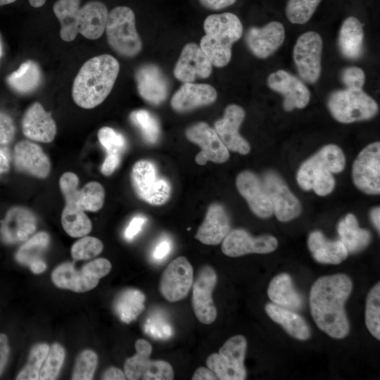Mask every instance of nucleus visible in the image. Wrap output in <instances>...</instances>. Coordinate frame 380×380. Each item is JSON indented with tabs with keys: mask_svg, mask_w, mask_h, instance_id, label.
<instances>
[{
	"mask_svg": "<svg viewBox=\"0 0 380 380\" xmlns=\"http://www.w3.org/2000/svg\"><path fill=\"white\" fill-rule=\"evenodd\" d=\"M353 290L350 278L342 273L322 276L310 292L312 317L318 328L334 338L348 336L350 324L344 305Z\"/></svg>",
	"mask_w": 380,
	"mask_h": 380,
	"instance_id": "1",
	"label": "nucleus"
},
{
	"mask_svg": "<svg viewBox=\"0 0 380 380\" xmlns=\"http://www.w3.org/2000/svg\"><path fill=\"white\" fill-rule=\"evenodd\" d=\"M119 70L118 61L108 54L86 61L74 80L72 96L75 103L86 109L101 104L111 91Z\"/></svg>",
	"mask_w": 380,
	"mask_h": 380,
	"instance_id": "2",
	"label": "nucleus"
},
{
	"mask_svg": "<svg viewBox=\"0 0 380 380\" xmlns=\"http://www.w3.org/2000/svg\"><path fill=\"white\" fill-rule=\"evenodd\" d=\"M203 28L205 34L200 48L212 65L218 68L227 65L232 58V44L243 33L241 20L232 13L213 14L205 18Z\"/></svg>",
	"mask_w": 380,
	"mask_h": 380,
	"instance_id": "3",
	"label": "nucleus"
},
{
	"mask_svg": "<svg viewBox=\"0 0 380 380\" xmlns=\"http://www.w3.org/2000/svg\"><path fill=\"white\" fill-rule=\"evenodd\" d=\"M345 163L342 150L334 144L327 145L301 165L297 182L303 190L312 189L319 196H327L335 186L332 174L341 172Z\"/></svg>",
	"mask_w": 380,
	"mask_h": 380,
	"instance_id": "4",
	"label": "nucleus"
},
{
	"mask_svg": "<svg viewBox=\"0 0 380 380\" xmlns=\"http://www.w3.org/2000/svg\"><path fill=\"white\" fill-rule=\"evenodd\" d=\"M106 32L111 48L121 56L133 57L141 50L142 44L135 26V15L127 6H117L108 15Z\"/></svg>",
	"mask_w": 380,
	"mask_h": 380,
	"instance_id": "5",
	"label": "nucleus"
},
{
	"mask_svg": "<svg viewBox=\"0 0 380 380\" xmlns=\"http://www.w3.org/2000/svg\"><path fill=\"white\" fill-rule=\"evenodd\" d=\"M332 116L342 123L372 118L378 112L376 102L362 89H345L332 92L328 99Z\"/></svg>",
	"mask_w": 380,
	"mask_h": 380,
	"instance_id": "6",
	"label": "nucleus"
},
{
	"mask_svg": "<svg viewBox=\"0 0 380 380\" xmlns=\"http://www.w3.org/2000/svg\"><path fill=\"white\" fill-rule=\"evenodd\" d=\"M246 350V337L234 336L224 342L218 353L208 357L206 365L219 380H244L246 379L244 365Z\"/></svg>",
	"mask_w": 380,
	"mask_h": 380,
	"instance_id": "7",
	"label": "nucleus"
},
{
	"mask_svg": "<svg viewBox=\"0 0 380 380\" xmlns=\"http://www.w3.org/2000/svg\"><path fill=\"white\" fill-rule=\"evenodd\" d=\"M131 182L137 195L151 205H163L170 196L169 182L158 175L156 165L150 160H140L134 163Z\"/></svg>",
	"mask_w": 380,
	"mask_h": 380,
	"instance_id": "8",
	"label": "nucleus"
},
{
	"mask_svg": "<svg viewBox=\"0 0 380 380\" xmlns=\"http://www.w3.org/2000/svg\"><path fill=\"white\" fill-rule=\"evenodd\" d=\"M136 354L127 358L124 372L129 380H172L174 372L171 365L161 360L149 359L152 352L151 343L145 339L135 342Z\"/></svg>",
	"mask_w": 380,
	"mask_h": 380,
	"instance_id": "9",
	"label": "nucleus"
},
{
	"mask_svg": "<svg viewBox=\"0 0 380 380\" xmlns=\"http://www.w3.org/2000/svg\"><path fill=\"white\" fill-rule=\"evenodd\" d=\"M78 184L79 179L73 172H67L61 177L59 186L65 198V207L82 211L99 210L105 198L103 186L97 182H91L78 189Z\"/></svg>",
	"mask_w": 380,
	"mask_h": 380,
	"instance_id": "10",
	"label": "nucleus"
},
{
	"mask_svg": "<svg viewBox=\"0 0 380 380\" xmlns=\"http://www.w3.org/2000/svg\"><path fill=\"white\" fill-rule=\"evenodd\" d=\"M322 51V39L316 32H306L296 41L293 61L299 75L308 83L314 84L319 78Z\"/></svg>",
	"mask_w": 380,
	"mask_h": 380,
	"instance_id": "11",
	"label": "nucleus"
},
{
	"mask_svg": "<svg viewBox=\"0 0 380 380\" xmlns=\"http://www.w3.org/2000/svg\"><path fill=\"white\" fill-rule=\"evenodd\" d=\"M353 180L360 191L367 194L380 193V143H372L364 148L355 160Z\"/></svg>",
	"mask_w": 380,
	"mask_h": 380,
	"instance_id": "12",
	"label": "nucleus"
},
{
	"mask_svg": "<svg viewBox=\"0 0 380 380\" xmlns=\"http://www.w3.org/2000/svg\"><path fill=\"white\" fill-rule=\"evenodd\" d=\"M217 281L215 270L204 265L198 271L192 284V308L196 318L203 324H210L217 317V309L213 299V292Z\"/></svg>",
	"mask_w": 380,
	"mask_h": 380,
	"instance_id": "13",
	"label": "nucleus"
},
{
	"mask_svg": "<svg viewBox=\"0 0 380 380\" xmlns=\"http://www.w3.org/2000/svg\"><path fill=\"white\" fill-rule=\"evenodd\" d=\"M185 135L189 141L198 145L201 148L195 158L197 164L203 165L208 161L222 163L229 159V150L215 129L207 123L200 122L190 126L186 129Z\"/></svg>",
	"mask_w": 380,
	"mask_h": 380,
	"instance_id": "14",
	"label": "nucleus"
},
{
	"mask_svg": "<svg viewBox=\"0 0 380 380\" xmlns=\"http://www.w3.org/2000/svg\"><path fill=\"white\" fill-rule=\"evenodd\" d=\"M193 281V267L185 257L180 256L172 260L163 272L160 291L167 301L176 302L188 295Z\"/></svg>",
	"mask_w": 380,
	"mask_h": 380,
	"instance_id": "15",
	"label": "nucleus"
},
{
	"mask_svg": "<svg viewBox=\"0 0 380 380\" xmlns=\"http://www.w3.org/2000/svg\"><path fill=\"white\" fill-rule=\"evenodd\" d=\"M262 182L270 199L273 213L279 221L288 222L300 214V201L279 175L268 172L264 175Z\"/></svg>",
	"mask_w": 380,
	"mask_h": 380,
	"instance_id": "16",
	"label": "nucleus"
},
{
	"mask_svg": "<svg viewBox=\"0 0 380 380\" xmlns=\"http://www.w3.org/2000/svg\"><path fill=\"white\" fill-rule=\"evenodd\" d=\"M277 239L272 235L253 237L242 229L231 230L222 241V251L229 257L249 253H269L277 248Z\"/></svg>",
	"mask_w": 380,
	"mask_h": 380,
	"instance_id": "17",
	"label": "nucleus"
},
{
	"mask_svg": "<svg viewBox=\"0 0 380 380\" xmlns=\"http://www.w3.org/2000/svg\"><path fill=\"white\" fill-rule=\"evenodd\" d=\"M269 87L284 96L283 107L291 111L303 108L310 101V93L305 84L297 77L284 70L270 74L267 78Z\"/></svg>",
	"mask_w": 380,
	"mask_h": 380,
	"instance_id": "18",
	"label": "nucleus"
},
{
	"mask_svg": "<svg viewBox=\"0 0 380 380\" xmlns=\"http://www.w3.org/2000/svg\"><path fill=\"white\" fill-rule=\"evenodd\" d=\"M245 118L244 110L238 105H229L222 118L215 122V130L228 150L242 155L250 152L251 146L239 132Z\"/></svg>",
	"mask_w": 380,
	"mask_h": 380,
	"instance_id": "19",
	"label": "nucleus"
},
{
	"mask_svg": "<svg viewBox=\"0 0 380 380\" xmlns=\"http://www.w3.org/2000/svg\"><path fill=\"white\" fill-rule=\"evenodd\" d=\"M36 227L37 219L32 211L21 206L12 207L1 221L0 236L5 243H18L26 241Z\"/></svg>",
	"mask_w": 380,
	"mask_h": 380,
	"instance_id": "20",
	"label": "nucleus"
},
{
	"mask_svg": "<svg viewBox=\"0 0 380 380\" xmlns=\"http://www.w3.org/2000/svg\"><path fill=\"white\" fill-rule=\"evenodd\" d=\"M239 194L246 199L251 211L258 217L267 218L272 215V205L263 182L251 171L240 172L236 179Z\"/></svg>",
	"mask_w": 380,
	"mask_h": 380,
	"instance_id": "21",
	"label": "nucleus"
},
{
	"mask_svg": "<svg viewBox=\"0 0 380 380\" xmlns=\"http://www.w3.org/2000/svg\"><path fill=\"white\" fill-rule=\"evenodd\" d=\"M212 72V63L200 46L186 44L174 68L175 77L183 82H192L197 78H207Z\"/></svg>",
	"mask_w": 380,
	"mask_h": 380,
	"instance_id": "22",
	"label": "nucleus"
},
{
	"mask_svg": "<svg viewBox=\"0 0 380 380\" xmlns=\"http://www.w3.org/2000/svg\"><path fill=\"white\" fill-rule=\"evenodd\" d=\"M285 30L283 25L272 21L262 27H251L246 34V42L252 53L259 58H266L283 44Z\"/></svg>",
	"mask_w": 380,
	"mask_h": 380,
	"instance_id": "23",
	"label": "nucleus"
},
{
	"mask_svg": "<svg viewBox=\"0 0 380 380\" xmlns=\"http://www.w3.org/2000/svg\"><path fill=\"white\" fill-rule=\"evenodd\" d=\"M135 79L139 95L152 105L165 101L169 91L167 78L154 64H145L138 68Z\"/></svg>",
	"mask_w": 380,
	"mask_h": 380,
	"instance_id": "24",
	"label": "nucleus"
},
{
	"mask_svg": "<svg viewBox=\"0 0 380 380\" xmlns=\"http://www.w3.org/2000/svg\"><path fill=\"white\" fill-rule=\"evenodd\" d=\"M13 160L18 172L39 178H46L51 171L49 157L39 145L28 141H21L15 144Z\"/></svg>",
	"mask_w": 380,
	"mask_h": 380,
	"instance_id": "25",
	"label": "nucleus"
},
{
	"mask_svg": "<svg viewBox=\"0 0 380 380\" xmlns=\"http://www.w3.org/2000/svg\"><path fill=\"white\" fill-rule=\"evenodd\" d=\"M22 129L25 137L43 143L51 142L56 134L55 121L38 102L34 103L25 111Z\"/></svg>",
	"mask_w": 380,
	"mask_h": 380,
	"instance_id": "26",
	"label": "nucleus"
},
{
	"mask_svg": "<svg viewBox=\"0 0 380 380\" xmlns=\"http://www.w3.org/2000/svg\"><path fill=\"white\" fill-rule=\"evenodd\" d=\"M230 231V220L227 212L221 204L215 203L208 208L195 238L206 245H217L222 242Z\"/></svg>",
	"mask_w": 380,
	"mask_h": 380,
	"instance_id": "27",
	"label": "nucleus"
},
{
	"mask_svg": "<svg viewBox=\"0 0 380 380\" xmlns=\"http://www.w3.org/2000/svg\"><path fill=\"white\" fill-rule=\"evenodd\" d=\"M217 96V91L211 85L184 82L172 96L170 103L175 111L185 113L213 103Z\"/></svg>",
	"mask_w": 380,
	"mask_h": 380,
	"instance_id": "28",
	"label": "nucleus"
},
{
	"mask_svg": "<svg viewBox=\"0 0 380 380\" xmlns=\"http://www.w3.org/2000/svg\"><path fill=\"white\" fill-rule=\"evenodd\" d=\"M108 15L107 7L103 2L92 1L85 4L80 10L79 33L89 39L101 37L106 29Z\"/></svg>",
	"mask_w": 380,
	"mask_h": 380,
	"instance_id": "29",
	"label": "nucleus"
},
{
	"mask_svg": "<svg viewBox=\"0 0 380 380\" xmlns=\"http://www.w3.org/2000/svg\"><path fill=\"white\" fill-rule=\"evenodd\" d=\"M51 279L57 287L77 293L94 289L99 281V279L86 274L82 270H75L70 262L57 266L52 272Z\"/></svg>",
	"mask_w": 380,
	"mask_h": 380,
	"instance_id": "30",
	"label": "nucleus"
},
{
	"mask_svg": "<svg viewBox=\"0 0 380 380\" xmlns=\"http://www.w3.org/2000/svg\"><path fill=\"white\" fill-rule=\"evenodd\" d=\"M308 245L314 259L322 264L338 265L348 255L347 249L339 239L328 240L319 231L309 234Z\"/></svg>",
	"mask_w": 380,
	"mask_h": 380,
	"instance_id": "31",
	"label": "nucleus"
},
{
	"mask_svg": "<svg viewBox=\"0 0 380 380\" xmlns=\"http://www.w3.org/2000/svg\"><path fill=\"white\" fill-rule=\"evenodd\" d=\"M267 295L274 304L280 307L291 310L303 307V298L287 273H281L272 278L267 288Z\"/></svg>",
	"mask_w": 380,
	"mask_h": 380,
	"instance_id": "32",
	"label": "nucleus"
},
{
	"mask_svg": "<svg viewBox=\"0 0 380 380\" xmlns=\"http://www.w3.org/2000/svg\"><path fill=\"white\" fill-rule=\"evenodd\" d=\"M364 30L360 20L353 16L344 20L340 28L338 46L342 56L350 60L359 58L363 51Z\"/></svg>",
	"mask_w": 380,
	"mask_h": 380,
	"instance_id": "33",
	"label": "nucleus"
},
{
	"mask_svg": "<svg viewBox=\"0 0 380 380\" xmlns=\"http://www.w3.org/2000/svg\"><path fill=\"white\" fill-rule=\"evenodd\" d=\"M265 310L274 322L281 325L292 337L300 341H305L310 337L308 323L294 311L270 303L266 304Z\"/></svg>",
	"mask_w": 380,
	"mask_h": 380,
	"instance_id": "34",
	"label": "nucleus"
},
{
	"mask_svg": "<svg viewBox=\"0 0 380 380\" xmlns=\"http://www.w3.org/2000/svg\"><path fill=\"white\" fill-rule=\"evenodd\" d=\"M337 232L339 240L343 243L348 253L362 251L371 241L370 232L359 227L357 218L349 213L338 224Z\"/></svg>",
	"mask_w": 380,
	"mask_h": 380,
	"instance_id": "35",
	"label": "nucleus"
},
{
	"mask_svg": "<svg viewBox=\"0 0 380 380\" xmlns=\"http://www.w3.org/2000/svg\"><path fill=\"white\" fill-rule=\"evenodd\" d=\"M80 0H58L53 5V12L61 23L60 35L65 42L75 39L78 30Z\"/></svg>",
	"mask_w": 380,
	"mask_h": 380,
	"instance_id": "36",
	"label": "nucleus"
},
{
	"mask_svg": "<svg viewBox=\"0 0 380 380\" xmlns=\"http://www.w3.org/2000/svg\"><path fill=\"white\" fill-rule=\"evenodd\" d=\"M42 80L38 65L32 61L21 64L15 71L7 77L9 87L19 94H28L35 90Z\"/></svg>",
	"mask_w": 380,
	"mask_h": 380,
	"instance_id": "37",
	"label": "nucleus"
},
{
	"mask_svg": "<svg viewBox=\"0 0 380 380\" xmlns=\"http://www.w3.org/2000/svg\"><path fill=\"white\" fill-rule=\"evenodd\" d=\"M144 294L137 289H128L120 293L114 302V309L120 319L129 323L134 320L144 308Z\"/></svg>",
	"mask_w": 380,
	"mask_h": 380,
	"instance_id": "38",
	"label": "nucleus"
},
{
	"mask_svg": "<svg viewBox=\"0 0 380 380\" xmlns=\"http://www.w3.org/2000/svg\"><path fill=\"white\" fill-rule=\"evenodd\" d=\"M50 241L49 235L40 232L25 242L15 254L16 260L30 266L33 262L42 260L41 255L47 248Z\"/></svg>",
	"mask_w": 380,
	"mask_h": 380,
	"instance_id": "39",
	"label": "nucleus"
},
{
	"mask_svg": "<svg viewBox=\"0 0 380 380\" xmlns=\"http://www.w3.org/2000/svg\"><path fill=\"white\" fill-rule=\"evenodd\" d=\"M61 223L65 232L72 237L84 236L91 229V222L84 211L66 207L62 212Z\"/></svg>",
	"mask_w": 380,
	"mask_h": 380,
	"instance_id": "40",
	"label": "nucleus"
},
{
	"mask_svg": "<svg viewBox=\"0 0 380 380\" xmlns=\"http://www.w3.org/2000/svg\"><path fill=\"white\" fill-rule=\"evenodd\" d=\"M365 324L370 334L380 340V283L369 291L365 305Z\"/></svg>",
	"mask_w": 380,
	"mask_h": 380,
	"instance_id": "41",
	"label": "nucleus"
},
{
	"mask_svg": "<svg viewBox=\"0 0 380 380\" xmlns=\"http://www.w3.org/2000/svg\"><path fill=\"white\" fill-rule=\"evenodd\" d=\"M130 120L140 130L144 140L155 144L159 137L160 127L156 118L146 110L140 109L130 114Z\"/></svg>",
	"mask_w": 380,
	"mask_h": 380,
	"instance_id": "42",
	"label": "nucleus"
},
{
	"mask_svg": "<svg viewBox=\"0 0 380 380\" xmlns=\"http://www.w3.org/2000/svg\"><path fill=\"white\" fill-rule=\"evenodd\" d=\"M49 347L46 343H38L31 349L25 366L16 376L17 380H37Z\"/></svg>",
	"mask_w": 380,
	"mask_h": 380,
	"instance_id": "43",
	"label": "nucleus"
},
{
	"mask_svg": "<svg viewBox=\"0 0 380 380\" xmlns=\"http://www.w3.org/2000/svg\"><path fill=\"white\" fill-rule=\"evenodd\" d=\"M322 0H289L286 15L293 24H304L312 16Z\"/></svg>",
	"mask_w": 380,
	"mask_h": 380,
	"instance_id": "44",
	"label": "nucleus"
},
{
	"mask_svg": "<svg viewBox=\"0 0 380 380\" xmlns=\"http://www.w3.org/2000/svg\"><path fill=\"white\" fill-rule=\"evenodd\" d=\"M65 360V350L59 343H53L49 348L44 363L39 373L40 380H53L57 378Z\"/></svg>",
	"mask_w": 380,
	"mask_h": 380,
	"instance_id": "45",
	"label": "nucleus"
},
{
	"mask_svg": "<svg viewBox=\"0 0 380 380\" xmlns=\"http://www.w3.org/2000/svg\"><path fill=\"white\" fill-rule=\"evenodd\" d=\"M97 364L98 357L94 351L91 350H83L76 359L72 374V379H92L94 378Z\"/></svg>",
	"mask_w": 380,
	"mask_h": 380,
	"instance_id": "46",
	"label": "nucleus"
},
{
	"mask_svg": "<svg viewBox=\"0 0 380 380\" xmlns=\"http://www.w3.org/2000/svg\"><path fill=\"white\" fill-rule=\"evenodd\" d=\"M103 245L101 240L93 236H84L77 241L71 248V255L74 260H88L101 253Z\"/></svg>",
	"mask_w": 380,
	"mask_h": 380,
	"instance_id": "47",
	"label": "nucleus"
},
{
	"mask_svg": "<svg viewBox=\"0 0 380 380\" xmlns=\"http://www.w3.org/2000/svg\"><path fill=\"white\" fill-rule=\"evenodd\" d=\"M98 139L107 153L121 155L126 148L124 136L109 127H103L99 130Z\"/></svg>",
	"mask_w": 380,
	"mask_h": 380,
	"instance_id": "48",
	"label": "nucleus"
},
{
	"mask_svg": "<svg viewBox=\"0 0 380 380\" xmlns=\"http://www.w3.org/2000/svg\"><path fill=\"white\" fill-rule=\"evenodd\" d=\"M341 79L348 89H362L365 82V75L361 68L351 66L343 70Z\"/></svg>",
	"mask_w": 380,
	"mask_h": 380,
	"instance_id": "49",
	"label": "nucleus"
},
{
	"mask_svg": "<svg viewBox=\"0 0 380 380\" xmlns=\"http://www.w3.org/2000/svg\"><path fill=\"white\" fill-rule=\"evenodd\" d=\"M81 270L86 274L100 279L110 272L111 263L107 259L100 258L87 263Z\"/></svg>",
	"mask_w": 380,
	"mask_h": 380,
	"instance_id": "50",
	"label": "nucleus"
},
{
	"mask_svg": "<svg viewBox=\"0 0 380 380\" xmlns=\"http://www.w3.org/2000/svg\"><path fill=\"white\" fill-rule=\"evenodd\" d=\"M15 133V127L12 118L0 112V145H6L12 141Z\"/></svg>",
	"mask_w": 380,
	"mask_h": 380,
	"instance_id": "51",
	"label": "nucleus"
},
{
	"mask_svg": "<svg viewBox=\"0 0 380 380\" xmlns=\"http://www.w3.org/2000/svg\"><path fill=\"white\" fill-rule=\"evenodd\" d=\"M146 218L141 215H136L129 222L125 231V237L127 240H132L141 230Z\"/></svg>",
	"mask_w": 380,
	"mask_h": 380,
	"instance_id": "52",
	"label": "nucleus"
},
{
	"mask_svg": "<svg viewBox=\"0 0 380 380\" xmlns=\"http://www.w3.org/2000/svg\"><path fill=\"white\" fill-rule=\"evenodd\" d=\"M120 163V154L107 153L101 166V172L104 175H111Z\"/></svg>",
	"mask_w": 380,
	"mask_h": 380,
	"instance_id": "53",
	"label": "nucleus"
},
{
	"mask_svg": "<svg viewBox=\"0 0 380 380\" xmlns=\"http://www.w3.org/2000/svg\"><path fill=\"white\" fill-rule=\"evenodd\" d=\"M171 248L170 240L167 237L161 239L153 249V258L157 260H163L170 253Z\"/></svg>",
	"mask_w": 380,
	"mask_h": 380,
	"instance_id": "54",
	"label": "nucleus"
},
{
	"mask_svg": "<svg viewBox=\"0 0 380 380\" xmlns=\"http://www.w3.org/2000/svg\"><path fill=\"white\" fill-rule=\"evenodd\" d=\"M10 347L8 337L4 334H0V376L2 374L8 363Z\"/></svg>",
	"mask_w": 380,
	"mask_h": 380,
	"instance_id": "55",
	"label": "nucleus"
},
{
	"mask_svg": "<svg viewBox=\"0 0 380 380\" xmlns=\"http://www.w3.org/2000/svg\"><path fill=\"white\" fill-rule=\"evenodd\" d=\"M236 0H199L201 4L206 8L217 11L233 5Z\"/></svg>",
	"mask_w": 380,
	"mask_h": 380,
	"instance_id": "56",
	"label": "nucleus"
},
{
	"mask_svg": "<svg viewBox=\"0 0 380 380\" xmlns=\"http://www.w3.org/2000/svg\"><path fill=\"white\" fill-rule=\"evenodd\" d=\"M192 380H217V378L214 372L208 367H199L194 372Z\"/></svg>",
	"mask_w": 380,
	"mask_h": 380,
	"instance_id": "57",
	"label": "nucleus"
},
{
	"mask_svg": "<svg viewBox=\"0 0 380 380\" xmlns=\"http://www.w3.org/2000/svg\"><path fill=\"white\" fill-rule=\"evenodd\" d=\"M101 379L104 380H125L127 378L125 372L121 369L110 367L103 373Z\"/></svg>",
	"mask_w": 380,
	"mask_h": 380,
	"instance_id": "58",
	"label": "nucleus"
},
{
	"mask_svg": "<svg viewBox=\"0 0 380 380\" xmlns=\"http://www.w3.org/2000/svg\"><path fill=\"white\" fill-rule=\"evenodd\" d=\"M9 169V160L7 155L0 148V174L6 172Z\"/></svg>",
	"mask_w": 380,
	"mask_h": 380,
	"instance_id": "59",
	"label": "nucleus"
},
{
	"mask_svg": "<svg viewBox=\"0 0 380 380\" xmlns=\"http://www.w3.org/2000/svg\"><path fill=\"white\" fill-rule=\"evenodd\" d=\"M29 267L33 273L40 274L46 270V265L43 260H39L33 262Z\"/></svg>",
	"mask_w": 380,
	"mask_h": 380,
	"instance_id": "60",
	"label": "nucleus"
},
{
	"mask_svg": "<svg viewBox=\"0 0 380 380\" xmlns=\"http://www.w3.org/2000/svg\"><path fill=\"white\" fill-rule=\"evenodd\" d=\"M370 217L375 228L378 230V232H379L380 230V208L379 207H376L371 211Z\"/></svg>",
	"mask_w": 380,
	"mask_h": 380,
	"instance_id": "61",
	"label": "nucleus"
},
{
	"mask_svg": "<svg viewBox=\"0 0 380 380\" xmlns=\"http://www.w3.org/2000/svg\"><path fill=\"white\" fill-rule=\"evenodd\" d=\"M45 2L46 0H29L30 4L34 8L42 6Z\"/></svg>",
	"mask_w": 380,
	"mask_h": 380,
	"instance_id": "62",
	"label": "nucleus"
},
{
	"mask_svg": "<svg viewBox=\"0 0 380 380\" xmlns=\"http://www.w3.org/2000/svg\"><path fill=\"white\" fill-rule=\"evenodd\" d=\"M15 1L16 0H0V6L12 4L15 2Z\"/></svg>",
	"mask_w": 380,
	"mask_h": 380,
	"instance_id": "63",
	"label": "nucleus"
},
{
	"mask_svg": "<svg viewBox=\"0 0 380 380\" xmlns=\"http://www.w3.org/2000/svg\"><path fill=\"white\" fill-rule=\"evenodd\" d=\"M2 55V49H1V43H0V58Z\"/></svg>",
	"mask_w": 380,
	"mask_h": 380,
	"instance_id": "64",
	"label": "nucleus"
}]
</instances>
